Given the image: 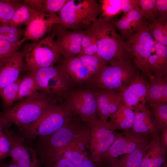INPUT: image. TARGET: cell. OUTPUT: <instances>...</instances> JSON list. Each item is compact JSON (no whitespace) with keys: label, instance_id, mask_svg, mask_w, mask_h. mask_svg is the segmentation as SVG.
Returning <instances> with one entry per match:
<instances>
[{"label":"cell","instance_id":"obj_36","mask_svg":"<svg viewBox=\"0 0 167 167\" xmlns=\"http://www.w3.org/2000/svg\"><path fill=\"white\" fill-rule=\"evenodd\" d=\"M81 46L80 54L90 56H98L97 46L95 38L91 32L87 30L85 31Z\"/></svg>","mask_w":167,"mask_h":167},{"label":"cell","instance_id":"obj_17","mask_svg":"<svg viewBox=\"0 0 167 167\" xmlns=\"http://www.w3.org/2000/svg\"><path fill=\"white\" fill-rule=\"evenodd\" d=\"M149 85V83L145 76L138 73L121 93L124 104L134 110L140 103L146 100Z\"/></svg>","mask_w":167,"mask_h":167},{"label":"cell","instance_id":"obj_26","mask_svg":"<svg viewBox=\"0 0 167 167\" xmlns=\"http://www.w3.org/2000/svg\"><path fill=\"white\" fill-rule=\"evenodd\" d=\"M147 145L131 153L121 156L104 166L110 165L113 167H141Z\"/></svg>","mask_w":167,"mask_h":167},{"label":"cell","instance_id":"obj_42","mask_svg":"<svg viewBox=\"0 0 167 167\" xmlns=\"http://www.w3.org/2000/svg\"><path fill=\"white\" fill-rule=\"evenodd\" d=\"M122 11L125 15L132 10L140 7L139 0H121Z\"/></svg>","mask_w":167,"mask_h":167},{"label":"cell","instance_id":"obj_33","mask_svg":"<svg viewBox=\"0 0 167 167\" xmlns=\"http://www.w3.org/2000/svg\"><path fill=\"white\" fill-rule=\"evenodd\" d=\"M149 105L160 131L167 128V103H157Z\"/></svg>","mask_w":167,"mask_h":167},{"label":"cell","instance_id":"obj_49","mask_svg":"<svg viewBox=\"0 0 167 167\" xmlns=\"http://www.w3.org/2000/svg\"><path fill=\"white\" fill-rule=\"evenodd\" d=\"M102 167H113L110 165H105L103 166Z\"/></svg>","mask_w":167,"mask_h":167},{"label":"cell","instance_id":"obj_15","mask_svg":"<svg viewBox=\"0 0 167 167\" xmlns=\"http://www.w3.org/2000/svg\"><path fill=\"white\" fill-rule=\"evenodd\" d=\"M96 89L97 115L99 119H107L124 104L121 93L105 89Z\"/></svg>","mask_w":167,"mask_h":167},{"label":"cell","instance_id":"obj_6","mask_svg":"<svg viewBox=\"0 0 167 167\" xmlns=\"http://www.w3.org/2000/svg\"><path fill=\"white\" fill-rule=\"evenodd\" d=\"M32 74L39 91L54 97L59 102L63 101L68 93L75 87L59 62L56 65L40 68Z\"/></svg>","mask_w":167,"mask_h":167},{"label":"cell","instance_id":"obj_27","mask_svg":"<svg viewBox=\"0 0 167 167\" xmlns=\"http://www.w3.org/2000/svg\"><path fill=\"white\" fill-rule=\"evenodd\" d=\"M147 24L148 30L155 41L167 45V17L158 16Z\"/></svg>","mask_w":167,"mask_h":167},{"label":"cell","instance_id":"obj_44","mask_svg":"<svg viewBox=\"0 0 167 167\" xmlns=\"http://www.w3.org/2000/svg\"><path fill=\"white\" fill-rule=\"evenodd\" d=\"M23 1L32 9L38 12H44V0H24Z\"/></svg>","mask_w":167,"mask_h":167},{"label":"cell","instance_id":"obj_21","mask_svg":"<svg viewBox=\"0 0 167 167\" xmlns=\"http://www.w3.org/2000/svg\"><path fill=\"white\" fill-rule=\"evenodd\" d=\"M166 149L159 135L152 137L147 146L141 167H162L166 162Z\"/></svg>","mask_w":167,"mask_h":167},{"label":"cell","instance_id":"obj_14","mask_svg":"<svg viewBox=\"0 0 167 167\" xmlns=\"http://www.w3.org/2000/svg\"><path fill=\"white\" fill-rule=\"evenodd\" d=\"M60 24L57 14L45 12H37L32 20L26 25L24 35L21 40L23 42L31 40L35 41L43 38L49 32L54 25Z\"/></svg>","mask_w":167,"mask_h":167},{"label":"cell","instance_id":"obj_1","mask_svg":"<svg viewBox=\"0 0 167 167\" xmlns=\"http://www.w3.org/2000/svg\"><path fill=\"white\" fill-rule=\"evenodd\" d=\"M77 115L61 129L50 135L37 137L33 148L43 165L51 163L69 143L76 142L89 146V129Z\"/></svg>","mask_w":167,"mask_h":167},{"label":"cell","instance_id":"obj_3","mask_svg":"<svg viewBox=\"0 0 167 167\" xmlns=\"http://www.w3.org/2000/svg\"><path fill=\"white\" fill-rule=\"evenodd\" d=\"M86 30L95 37L98 55L107 63L130 59L125 52V40L118 33L111 19L100 16Z\"/></svg>","mask_w":167,"mask_h":167},{"label":"cell","instance_id":"obj_30","mask_svg":"<svg viewBox=\"0 0 167 167\" xmlns=\"http://www.w3.org/2000/svg\"><path fill=\"white\" fill-rule=\"evenodd\" d=\"M40 92L34 75L29 73L21 79L17 101L34 96Z\"/></svg>","mask_w":167,"mask_h":167},{"label":"cell","instance_id":"obj_34","mask_svg":"<svg viewBox=\"0 0 167 167\" xmlns=\"http://www.w3.org/2000/svg\"><path fill=\"white\" fill-rule=\"evenodd\" d=\"M25 28L10 26H0V40L16 42L19 41L24 35Z\"/></svg>","mask_w":167,"mask_h":167},{"label":"cell","instance_id":"obj_18","mask_svg":"<svg viewBox=\"0 0 167 167\" xmlns=\"http://www.w3.org/2000/svg\"><path fill=\"white\" fill-rule=\"evenodd\" d=\"M25 49L17 51L8 59L0 70V92L6 86L19 78L24 69Z\"/></svg>","mask_w":167,"mask_h":167},{"label":"cell","instance_id":"obj_4","mask_svg":"<svg viewBox=\"0 0 167 167\" xmlns=\"http://www.w3.org/2000/svg\"><path fill=\"white\" fill-rule=\"evenodd\" d=\"M127 58L109 63L90 79L86 86L122 93L135 78L137 68Z\"/></svg>","mask_w":167,"mask_h":167},{"label":"cell","instance_id":"obj_22","mask_svg":"<svg viewBox=\"0 0 167 167\" xmlns=\"http://www.w3.org/2000/svg\"><path fill=\"white\" fill-rule=\"evenodd\" d=\"M140 7L129 12L125 16L114 22L124 39L131 35L142 26L144 21Z\"/></svg>","mask_w":167,"mask_h":167},{"label":"cell","instance_id":"obj_23","mask_svg":"<svg viewBox=\"0 0 167 167\" xmlns=\"http://www.w3.org/2000/svg\"><path fill=\"white\" fill-rule=\"evenodd\" d=\"M149 69L155 76L167 75V47L155 41L154 47L148 59Z\"/></svg>","mask_w":167,"mask_h":167},{"label":"cell","instance_id":"obj_25","mask_svg":"<svg viewBox=\"0 0 167 167\" xmlns=\"http://www.w3.org/2000/svg\"><path fill=\"white\" fill-rule=\"evenodd\" d=\"M110 122L116 130H131L135 119L134 110L123 104L110 117Z\"/></svg>","mask_w":167,"mask_h":167},{"label":"cell","instance_id":"obj_39","mask_svg":"<svg viewBox=\"0 0 167 167\" xmlns=\"http://www.w3.org/2000/svg\"><path fill=\"white\" fill-rule=\"evenodd\" d=\"M68 0H44V12L57 14L60 12Z\"/></svg>","mask_w":167,"mask_h":167},{"label":"cell","instance_id":"obj_12","mask_svg":"<svg viewBox=\"0 0 167 167\" xmlns=\"http://www.w3.org/2000/svg\"><path fill=\"white\" fill-rule=\"evenodd\" d=\"M62 25H54L50 32L63 58L77 56L81 52V43L85 31H66Z\"/></svg>","mask_w":167,"mask_h":167},{"label":"cell","instance_id":"obj_37","mask_svg":"<svg viewBox=\"0 0 167 167\" xmlns=\"http://www.w3.org/2000/svg\"><path fill=\"white\" fill-rule=\"evenodd\" d=\"M144 19L150 21L158 17L156 10V0H139Z\"/></svg>","mask_w":167,"mask_h":167},{"label":"cell","instance_id":"obj_40","mask_svg":"<svg viewBox=\"0 0 167 167\" xmlns=\"http://www.w3.org/2000/svg\"><path fill=\"white\" fill-rule=\"evenodd\" d=\"M11 146L9 138L3 132L0 136V163L2 160L9 156Z\"/></svg>","mask_w":167,"mask_h":167},{"label":"cell","instance_id":"obj_47","mask_svg":"<svg viewBox=\"0 0 167 167\" xmlns=\"http://www.w3.org/2000/svg\"><path fill=\"white\" fill-rule=\"evenodd\" d=\"M0 167H22L11 162L9 163H6L3 162L0 163Z\"/></svg>","mask_w":167,"mask_h":167},{"label":"cell","instance_id":"obj_16","mask_svg":"<svg viewBox=\"0 0 167 167\" xmlns=\"http://www.w3.org/2000/svg\"><path fill=\"white\" fill-rule=\"evenodd\" d=\"M146 102L144 100L134 109L135 119L131 130L136 134L153 137L158 135L160 130Z\"/></svg>","mask_w":167,"mask_h":167},{"label":"cell","instance_id":"obj_20","mask_svg":"<svg viewBox=\"0 0 167 167\" xmlns=\"http://www.w3.org/2000/svg\"><path fill=\"white\" fill-rule=\"evenodd\" d=\"M77 87L82 100V106L77 116L87 125L98 118L96 89L86 85Z\"/></svg>","mask_w":167,"mask_h":167},{"label":"cell","instance_id":"obj_24","mask_svg":"<svg viewBox=\"0 0 167 167\" xmlns=\"http://www.w3.org/2000/svg\"><path fill=\"white\" fill-rule=\"evenodd\" d=\"M149 88L146 100L149 105L167 103V75L153 76L149 79Z\"/></svg>","mask_w":167,"mask_h":167},{"label":"cell","instance_id":"obj_45","mask_svg":"<svg viewBox=\"0 0 167 167\" xmlns=\"http://www.w3.org/2000/svg\"><path fill=\"white\" fill-rule=\"evenodd\" d=\"M161 137L160 138L161 143L166 148L167 147V128L162 129Z\"/></svg>","mask_w":167,"mask_h":167},{"label":"cell","instance_id":"obj_48","mask_svg":"<svg viewBox=\"0 0 167 167\" xmlns=\"http://www.w3.org/2000/svg\"><path fill=\"white\" fill-rule=\"evenodd\" d=\"M9 58L0 59V70L6 63Z\"/></svg>","mask_w":167,"mask_h":167},{"label":"cell","instance_id":"obj_38","mask_svg":"<svg viewBox=\"0 0 167 167\" xmlns=\"http://www.w3.org/2000/svg\"><path fill=\"white\" fill-rule=\"evenodd\" d=\"M23 43L21 40L18 42H13L0 40V59L11 57L18 51Z\"/></svg>","mask_w":167,"mask_h":167},{"label":"cell","instance_id":"obj_9","mask_svg":"<svg viewBox=\"0 0 167 167\" xmlns=\"http://www.w3.org/2000/svg\"><path fill=\"white\" fill-rule=\"evenodd\" d=\"M125 40V50L135 66L150 79L153 76L149 67L148 59L154 47L155 41L144 22L135 33Z\"/></svg>","mask_w":167,"mask_h":167},{"label":"cell","instance_id":"obj_2","mask_svg":"<svg viewBox=\"0 0 167 167\" xmlns=\"http://www.w3.org/2000/svg\"><path fill=\"white\" fill-rule=\"evenodd\" d=\"M59 102L54 97L40 92L36 95L25 98L9 109L0 112V119L9 126L14 123L24 130Z\"/></svg>","mask_w":167,"mask_h":167},{"label":"cell","instance_id":"obj_50","mask_svg":"<svg viewBox=\"0 0 167 167\" xmlns=\"http://www.w3.org/2000/svg\"><path fill=\"white\" fill-rule=\"evenodd\" d=\"M162 167H167V164L166 162L165 163Z\"/></svg>","mask_w":167,"mask_h":167},{"label":"cell","instance_id":"obj_19","mask_svg":"<svg viewBox=\"0 0 167 167\" xmlns=\"http://www.w3.org/2000/svg\"><path fill=\"white\" fill-rule=\"evenodd\" d=\"M58 62L69 75L75 87L86 85L92 77L89 70L77 56L62 58Z\"/></svg>","mask_w":167,"mask_h":167},{"label":"cell","instance_id":"obj_35","mask_svg":"<svg viewBox=\"0 0 167 167\" xmlns=\"http://www.w3.org/2000/svg\"><path fill=\"white\" fill-rule=\"evenodd\" d=\"M101 16L111 19L122 11L121 0H103L101 1Z\"/></svg>","mask_w":167,"mask_h":167},{"label":"cell","instance_id":"obj_41","mask_svg":"<svg viewBox=\"0 0 167 167\" xmlns=\"http://www.w3.org/2000/svg\"><path fill=\"white\" fill-rule=\"evenodd\" d=\"M41 167H76L70 160L62 156L58 157L52 163Z\"/></svg>","mask_w":167,"mask_h":167},{"label":"cell","instance_id":"obj_43","mask_svg":"<svg viewBox=\"0 0 167 167\" xmlns=\"http://www.w3.org/2000/svg\"><path fill=\"white\" fill-rule=\"evenodd\" d=\"M156 4L158 17H167V0H156Z\"/></svg>","mask_w":167,"mask_h":167},{"label":"cell","instance_id":"obj_31","mask_svg":"<svg viewBox=\"0 0 167 167\" xmlns=\"http://www.w3.org/2000/svg\"><path fill=\"white\" fill-rule=\"evenodd\" d=\"M21 1L0 0V26L9 25L10 21Z\"/></svg>","mask_w":167,"mask_h":167},{"label":"cell","instance_id":"obj_10","mask_svg":"<svg viewBox=\"0 0 167 167\" xmlns=\"http://www.w3.org/2000/svg\"><path fill=\"white\" fill-rule=\"evenodd\" d=\"M87 125L89 129L88 142L90 159L100 167L102 158L114 142L117 132L110 122L98 118Z\"/></svg>","mask_w":167,"mask_h":167},{"label":"cell","instance_id":"obj_28","mask_svg":"<svg viewBox=\"0 0 167 167\" xmlns=\"http://www.w3.org/2000/svg\"><path fill=\"white\" fill-rule=\"evenodd\" d=\"M38 11L32 9L21 0L15 10L9 23L10 26L19 27L27 25L33 19Z\"/></svg>","mask_w":167,"mask_h":167},{"label":"cell","instance_id":"obj_13","mask_svg":"<svg viewBox=\"0 0 167 167\" xmlns=\"http://www.w3.org/2000/svg\"><path fill=\"white\" fill-rule=\"evenodd\" d=\"M3 132L11 143L9 156L11 162L22 167H41L39 158L33 148L27 146L21 138L7 128L4 129Z\"/></svg>","mask_w":167,"mask_h":167},{"label":"cell","instance_id":"obj_32","mask_svg":"<svg viewBox=\"0 0 167 167\" xmlns=\"http://www.w3.org/2000/svg\"><path fill=\"white\" fill-rule=\"evenodd\" d=\"M77 56L89 70L92 75V77L96 75L107 64L98 56H90L80 54Z\"/></svg>","mask_w":167,"mask_h":167},{"label":"cell","instance_id":"obj_29","mask_svg":"<svg viewBox=\"0 0 167 167\" xmlns=\"http://www.w3.org/2000/svg\"><path fill=\"white\" fill-rule=\"evenodd\" d=\"M21 79L19 78L5 87L0 92L4 111L12 107L14 103L17 101Z\"/></svg>","mask_w":167,"mask_h":167},{"label":"cell","instance_id":"obj_7","mask_svg":"<svg viewBox=\"0 0 167 167\" xmlns=\"http://www.w3.org/2000/svg\"><path fill=\"white\" fill-rule=\"evenodd\" d=\"M24 48V70L32 74L40 68L54 65L62 58L53 37L49 35L26 44Z\"/></svg>","mask_w":167,"mask_h":167},{"label":"cell","instance_id":"obj_5","mask_svg":"<svg viewBox=\"0 0 167 167\" xmlns=\"http://www.w3.org/2000/svg\"><path fill=\"white\" fill-rule=\"evenodd\" d=\"M59 13L60 24L66 29L78 30L95 22L101 9L95 0H68Z\"/></svg>","mask_w":167,"mask_h":167},{"label":"cell","instance_id":"obj_46","mask_svg":"<svg viewBox=\"0 0 167 167\" xmlns=\"http://www.w3.org/2000/svg\"><path fill=\"white\" fill-rule=\"evenodd\" d=\"M9 126L5 121L0 119V136L3 134V130L4 128Z\"/></svg>","mask_w":167,"mask_h":167},{"label":"cell","instance_id":"obj_11","mask_svg":"<svg viewBox=\"0 0 167 167\" xmlns=\"http://www.w3.org/2000/svg\"><path fill=\"white\" fill-rule=\"evenodd\" d=\"M150 137L136 134L131 129L117 132L114 142L102 158L100 167L147 145Z\"/></svg>","mask_w":167,"mask_h":167},{"label":"cell","instance_id":"obj_8","mask_svg":"<svg viewBox=\"0 0 167 167\" xmlns=\"http://www.w3.org/2000/svg\"><path fill=\"white\" fill-rule=\"evenodd\" d=\"M74 116L71 106L64 100L53 106L39 119L24 130V133L32 138L50 135L67 124Z\"/></svg>","mask_w":167,"mask_h":167}]
</instances>
